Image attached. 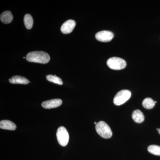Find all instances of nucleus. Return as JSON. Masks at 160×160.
<instances>
[{
    "label": "nucleus",
    "mask_w": 160,
    "mask_h": 160,
    "mask_svg": "<svg viewBox=\"0 0 160 160\" xmlns=\"http://www.w3.org/2000/svg\"><path fill=\"white\" fill-rule=\"evenodd\" d=\"M26 59L28 62H31L46 64L49 62L50 57L45 52L33 51L27 54Z\"/></svg>",
    "instance_id": "obj_1"
},
{
    "label": "nucleus",
    "mask_w": 160,
    "mask_h": 160,
    "mask_svg": "<svg viewBox=\"0 0 160 160\" xmlns=\"http://www.w3.org/2000/svg\"><path fill=\"white\" fill-rule=\"evenodd\" d=\"M95 129L97 132L101 137L108 139L112 136V131L110 127L103 121L98 122L96 125Z\"/></svg>",
    "instance_id": "obj_2"
},
{
    "label": "nucleus",
    "mask_w": 160,
    "mask_h": 160,
    "mask_svg": "<svg viewBox=\"0 0 160 160\" xmlns=\"http://www.w3.org/2000/svg\"><path fill=\"white\" fill-rule=\"evenodd\" d=\"M107 65L110 69L113 70H121L126 68V61L118 57L110 58L107 62Z\"/></svg>",
    "instance_id": "obj_3"
},
{
    "label": "nucleus",
    "mask_w": 160,
    "mask_h": 160,
    "mask_svg": "<svg viewBox=\"0 0 160 160\" xmlns=\"http://www.w3.org/2000/svg\"><path fill=\"white\" fill-rule=\"evenodd\" d=\"M131 96V92L129 90H121L116 95L113 99V103L116 106H121L126 102Z\"/></svg>",
    "instance_id": "obj_4"
},
{
    "label": "nucleus",
    "mask_w": 160,
    "mask_h": 160,
    "mask_svg": "<svg viewBox=\"0 0 160 160\" xmlns=\"http://www.w3.org/2000/svg\"><path fill=\"white\" fill-rule=\"evenodd\" d=\"M56 135L58 142L61 146H67L69 141V135L65 127L63 126L60 127L58 129Z\"/></svg>",
    "instance_id": "obj_5"
},
{
    "label": "nucleus",
    "mask_w": 160,
    "mask_h": 160,
    "mask_svg": "<svg viewBox=\"0 0 160 160\" xmlns=\"http://www.w3.org/2000/svg\"><path fill=\"white\" fill-rule=\"evenodd\" d=\"M113 33L111 31L103 30L97 32L95 35L96 38L101 42H110L113 38Z\"/></svg>",
    "instance_id": "obj_6"
},
{
    "label": "nucleus",
    "mask_w": 160,
    "mask_h": 160,
    "mask_svg": "<svg viewBox=\"0 0 160 160\" xmlns=\"http://www.w3.org/2000/svg\"><path fill=\"white\" fill-rule=\"evenodd\" d=\"M76 26V22L74 20H68L63 23L61 30L64 34H69L73 31Z\"/></svg>",
    "instance_id": "obj_7"
},
{
    "label": "nucleus",
    "mask_w": 160,
    "mask_h": 160,
    "mask_svg": "<svg viewBox=\"0 0 160 160\" xmlns=\"http://www.w3.org/2000/svg\"><path fill=\"white\" fill-rule=\"evenodd\" d=\"M62 103V100L60 99H54L43 102L42 106L45 109H50L57 108L61 106Z\"/></svg>",
    "instance_id": "obj_8"
},
{
    "label": "nucleus",
    "mask_w": 160,
    "mask_h": 160,
    "mask_svg": "<svg viewBox=\"0 0 160 160\" xmlns=\"http://www.w3.org/2000/svg\"><path fill=\"white\" fill-rule=\"evenodd\" d=\"M0 128L3 129L9 130H15L17 126L14 123L9 120H2L0 122Z\"/></svg>",
    "instance_id": "obj_9"
},
{
    "label": "nucleus",
    "mask_w": 160,
    "mask_h": 160,
    "mask_svg": "<svg viewBox=\"0 0 160 160\" xmlns=\"http://www.w3.org/2000/svg\"><path fill=\"white\" fill-rule=\"evenodd\" d=\"M9 82L12 84H23L26 85L29 84L30 82L25 77L20 76H15L9 79Z\"/></svg>",
    "instance_id": "obj_10"
},
{
    "label": "nucleus",
    "mask_w": 160,
    "mask_h": 160,
    "mask_svg": "<svg viewBox=\"0 0 160 160\" xmlns=\"http://www.w3.org/2000/svg\"><path fill=\"white\" fill-rule=\"evenodd\" d=\"M1 22L4 24H9L11 22L13 19V16L11 12L9 11L4 12L0 16Z\"/></svg>",
    "instance_id": "obj_11"
},
{
    "label": "nucleus",
    "mask_w": 160,
    "mask_h": 160,
    "mask_svg": "<svg viewBox=\"0 0 160 160\" xmlns=\"http://www.w3.org/2000/svg\"><path fill=\"white\" fill-rule=\"evenodd\" d=\"M132 119L135 122L141 123L145 120V116L142 112L140 110H136L132 112Z\"/></svg>",
    "instance_id": "obj_12"
},
{
    "label": "nucleus",
    "mask_w": 160,
    "mask_h": 160,
    "mask_svg": "<svg viewBox=\"0 0 160 160\" xmlns=\"http://www.w3.org/2000/svg\"><path fill=\"white\" fill-rule=\"evenodd\" d=\"M155 103L151 98H147L143 100L142 106L144 108L146 109H151L154 107Z\"/></svg>",
    "instance_id": "obj_13"
},
{
    "label": "nucleus",
    "mask_w": 160,
    "mask_h": 160,
    "mask_svg": "<svg viewBox=\"0 0 160 160\" xmlns=\"http://www.w3.org/2000/svg\"><path fill=\"white\" fill-rule=\"evenodd\" d=\"M24 24L26 29H31L33 26V19L30 14H27L24 17Z\"/></svg>",
    "instance_id": "obj_14"
},
{
    "label": "nucleus",
    "mask_w": 160,
    "mask_h": 160,
    "mask_svg": "<svg viewBox=\"0 0 160 160\" xmlns=\"http://www.w3.org/2000/svg\"><path fill=\"white\" fill-rule=\"evenodd\" d=\"M46 78L49 82H51L55 83L58 85H62L63 84V82L62 80L60 78L58 77L56 75H49L46 76Z\"/></svg>",
    "instance_id": "obj_15"
},
{
    "label": "nucleus",
    "mask_w": 160,
    "mask_h": 160,
    "mask_svg": "<svg viewBox=\"0 0 160 160\" xmlns=\"http://www.w3.org/2000/svg\"><path fill=\"white\" fill-rule=\"evenodd\" d=\"M148 151L155 155L160 156V146L157 145H151L148 148Z\"/></svg>",
    "instance_id": "obj_16"
},
{
    "label": "nucleus",
    "mask_w": 160,
    "mask_h": 160,
    "mask_svg": "<svg viewBox=\"0 0 160 160\" xmlns=\"http://www.w3.org/2000/svg\"><path fill=\"white\" fill-rule=\"evenodd\" d=\"M158 131L159 133L160 134V129H159V130Z\"/></svg>",
    "instance_id": "obj_17"
},
{
    "label": "nucleus",
    "mask_w": 160,
    "mask_h": 160,
    "mask_svg": "<svg viewBox=\"0 0 160 160\" xmlns=\"http://www.w3.org/2000/svg\"><path fill=\"white\" fill-rule=\"evenodd\" d=\"M97 124V123L96 122H94V124H95V125H96Z\"/></svg>",
    "instance_id": "obj_18"
}]
</instances>
